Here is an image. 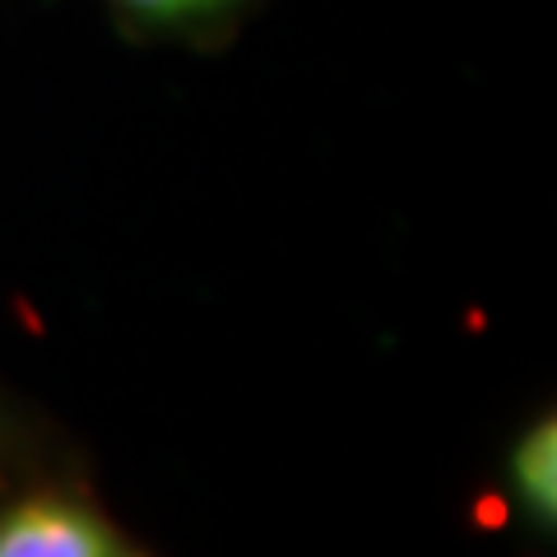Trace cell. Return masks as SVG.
<instances>
[{"label":"cell","instance_id":"obj_1","mask_svg":"<svg viewBox=\"0 0 557 557\" xmlns=\"http://www.w3.org/2000/svg\"><path fill=\"white\" fill-rule=\"evenodd\" d=\"M0 557H116V544L79 507L28 502L0 520Z\"/></svg>","mask_w":557,"mask_h":557},{"label":"cell","instance_id":"obj_2","mask_svg":"<svg viewBox=\"0 0 557 557\" xmlns=\"http://www.w3.org/2000/svg\"><path fill=\"white\" fill-rule=\"evenodd\" d=\"M511 479H516V493L525 502L530 520L544 534H553L557 525V423H553V413H544L520 437L511 456Z\"/></svg>","mask_w":557,"mask_h":557},{"label":"cell","instance_id":"obj_3","mask_svg":"<svg viewBox=\"0 0 557 557\" xmlns=\"http://www.w3.org/2000/svg\"><path fill=\"white\" fill-rule=\"evenodd\" d=\"M126 14L145 24H196V20H209V14H219L223 5H233V0H116Z\"/></svg>","mask_w":557,"mask_h":557}]
</instances>
